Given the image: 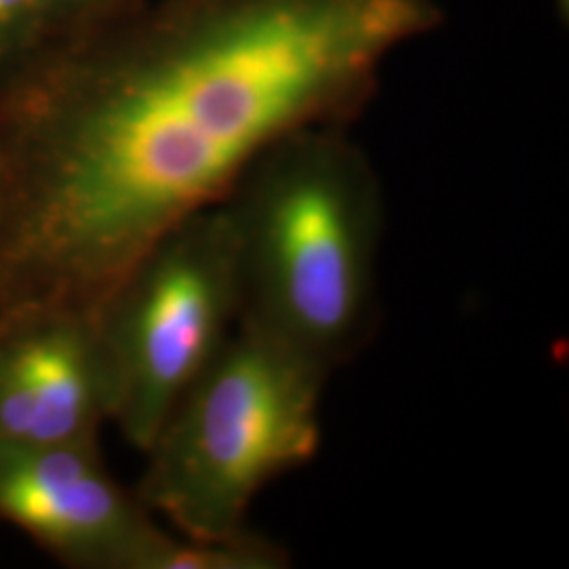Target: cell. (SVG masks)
Masks as SVG:
<instances>
[{
    "label": "cell",
    "mask_w": 569,
    "mask_h": 569,
    "mask_svg": "<svg viewBox=\"0 0 569 569\" xmlns=\"http://www.w3.org/2000/svg\"><path fill=\"white\" fill-rule=\"evenodd\" d=\"M329 376L241 317L143 451V507L192 540L249 529L258 496L319 453Z\"/></svg>",
    "instance_id": "obj_1"
},
{
    "label": "cell",
    "mask_w": 569,
    "mask_h": 569,
    "mask_svg": "<svg viewBox=\"0 0 569 569\" xmlns=\"http://www.w3.org/2000/svg\"><path fill=\"white\" fill-rule=\"evenodd\" d=\"M241 268L243 319L333 373L378 327L380 218L326 157L291 163L226 204Z\"/></svg>",
    "instance_id": "obj_2"
},
{
    "label": "cell",
    "mask_w": 569,
    "mask_h": 569,
    "mask_svg": "<svg viewBox=\"0 0 569 569\" xmlns=\"http://www.w3.org/2000/svg\"><path fill=\"white\" fill-rule=\"evenodd\" d=\"M117 382L112 425L146 451L243 317L226 204L171 228L96 312Z\"/></svg>",
    "instance_id": "obj_3"
},
{
    "label": "cell",
    "mask_w": 569,
    "mask_h": 569,
    "mask_svg": "<svg viewBox=\"0 0 569 569\" xmlns=\"http://www.w3.org/2000/svg\"><path fill=\"white\" fill-rule=\"evenodd\" d=\"M352 34L342 11L274 7L161 63L220 138L258 157L327 102Z\"/></svg>",
    "instance_id": "obj_4"
},
{
    "label": "cell",
    "mask_w": 569,
    "mask_h": 569,
    "mask_svg": "<svg viewBox=\"0 0 569 569\" xmlns=\"http://www.w3.org/2000/svg\"><path fill=\"white\" fill-rule=\"evenodd\" d=\"M0 523L72 569H152L171 536L138 493L114 479L100 443L0 439Z\"/></svg>",
    "instance_id": "obj_5"
},
{
    "label": "cell",
    "mask_w": 569,
    "mask_h": 569,
    "mask_svg": "<svg viewBox=\"0 0 569 569\" xmlns=\"http://www.w3.org/2000/svg\"><path fill=\"white\" fill-rule=\"evenodd\" d=\"M114 406V371L96 312L28 305L0 315L2 441L100 443Z\"/></svg>",
    "instance_id": "obj_6"
},
{
    "label": "cell",
    "mask_w": 569,
    "mask_h": 569,
    "mask_svg": "<svg viewBox=\"0 0 569 569\" xmlns=\"http://www.w3.org/2000/svg\"><path fill=\"white\" fill-rule=\"evenodd\" d=\"M23 2L26 0H0V26H4L7 21L11 20L20 11Z\"/></svg>",
    "instance_id": "obj_7"
}]
</instances>
